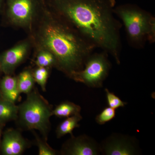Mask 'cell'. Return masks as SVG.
Returning <instances> with one entry per match:
<instances>
[{
    "label": "cell",
    "mask_w": 155,
    "mask_h": 155,
    "mask_svg": "<svg viewBox=\"0 0 155 155\" xmlns=\"http://www.w3.org/2000/svg\"><path fill=\"white\" fill-rule=\"evenodd\" d=\"M28 33L35 51L51 53L56 69L69 78L83 69L87 58L97 48L88 38L51 11L44 0H37Z\"/></svg>",
    "instance_id": "6da1fadb"
},
{
    "label": "cell",
    "mask_w": 155,
    "mask_h": 155,
    "mask_svg": "<svg viewBox=\"0 0 155 155\" xmlns=\"http://www.w3.org/2000/svg\"><path fill=\"white\" fill-rule=\"evenodd\" d=\"M48 8L120 64V29L116 0H44Z\"/></svg>",
    "instance_id": "7a4b0ae2"
},
{
    "label": "cell",
    "mask_w": 155,
    "mask_h": 155,
    "mask_svg": "<svg viewBox=\"0 0 155 155\" xmlns=\"http://www.w3.org/2000/svg\"><path fill=\"white\" fill-rule=\"evenodd\" d=\"M115 15L125 26L128 44L136 49L143 48L147 41H155V18L137 5L126 4L116 6Z\"/></svg>",
    "instance_id": "3957f363"
},
{
    "label": "cell",
    "mask_w": 155,
    "mask_h": 155,
    "mask_svg": "<svg viewBox=\"0 0 155 155\" xmlns=\"http://www.w3.org/2000/svg\"><path fill=\"white\" fill-rule=\"evenodd\" d=\"M53 107L34 87L27 94L26 100L18 106L16 119L19 127L24 130H38L46 140L51 129L50 119Z\"/></svg>",
    "instance_id": "277c9868"
},
{
    "label": "cell",
    "mask_w": 155,
    "mask_h": 155,
    "mask_svg": "<svg viewBox=\"0 0 155 155\" xmlns=\"http://www.w3.org/2000/svg\"><path fill=\"white\" fill-rule=\"evenodd\" d=\"M107 52H93L87 58L82 70L74 72L70 78L91 88L102 87L111 69Z\"/></svg>",
    "instance_id": "5b68a950"
},
{
    "label": "cell",
    "mask_w": 155,
    "mask_h": 155,
    "mask_svg": "<svg viewBox=\"0 0 155 155\" xmlns=\"http://www.w3.org/2000/svg\"><path fill=\"white\" fill-rule=\"evenodd\" d=\"M37 0H5L2 12L6 23L28 33Z\"/></svg>",
    "instance_id": "8992f818"
},
{
    "label": "cell",
    "mask_w": 155,
    "mask_h": 155,
    "mask_svg": "<svg viewBox=\"0 0 155 155\" xmlns=\"http://www.w3.org/2000/svg\"><path fill=\"white\" fill-rule=\"evenodd\" d=\"M32 48L29 38L0 54V67L5 75H13L15 70L28 58Z\"/></svg>",
    "instance_id": "52a82bcc"
},
{
    "label": "cell",
    "mask_w": 155,
    "mask_h": 155,
    "mask_svg": "<svg viewBox=\"0 0 155 155\" xmlns=\"http://www.w3.org/2000/svg\"><path fill=\"white\" fill-rule=\"evenodd\" d=\"M100 151L106 155L139 154L136 140L120 134H114L100 144Z\"/></svg>",
    "instance_id": "ba28073f"
},
{
    "label": "cell",
    "mask_w": 155,
    "mask_h": 155,
    "mask_svg": "<svg viewBox=\"0 0 155 155\" xmlns=\"http://www.w3.org/2000/svg\"><path fill=\"white\" fill-rule=\"evenodd\" d=\"M60 152L64 155H98L101 153L100 144L86 134L77 137L71 136L63 144Z\"/></svg>",
    "instance_id": "9c48e42d"
},
{
    "label": "cell",
    "mask_w": 155,
    "mask_h": 155,
    "mask_svg": "<svg viewBox=\"0 0 155 155\" xmlns=\"http://www.w3.org/2000/svg\"><path fill=\"white\" fill-rule=\"evenodd\" d=\"M30 146V143L18 130L7 129L3 134L0 151L3 155H20Z\"/></svg>",
    "instance_id": "30bf717a"
},
{
    "label": "cell",
    "mask_w": 155,
    "mask_h": 155,
    "mask_svg": "<svg viewBox=\"0 0 155 155\" xmlns=\"http://www.w3.org/2000/svg\"><path fill=\"white\" fill-rule=\"evenodd\" d=\"M18 106L5 99H0V124L16 120L18 116Z\"/></svg>",
    "instance_id": "8fae6325"
},
{
    "label": "cell",
    "mask_w": 155,
    "mask_h": 155,
    "mask_svg": "<svg viewBox=\"0 0 155 155\" xmlns=\"http://www.w3.org/2000/svg\"><path fill=\"white\" fill-rule=\"evenodd\" d=\"M82 119L80 114L67 118L57 127L56 130L57 137L60 138L67 134H70L71 136H73L72 131L76 127H79L80 125L78 123Z\"/></svg>",
    "instance_id": "7c38bea8"
},
{
    "label": "cell",
    "mask_w": 155,
    "mask_h": 155,
    "mask_svg": "<svg viewBox=\"0 0 155 155\" xmlns=\"http://www.w3.org/2000/svg\"><path fill=\"white\" fill-rule=\"evenodd\" d=\"M35 83L32 70L29 68L24 69L17 76V89L20 93L28 94L34 88Z\"/></svg>",
    "instance_id": "4fadbf2b"
},
{
    "label": "cell",
    "mask_w": 155,
    "mask_h": 155,
    "mask_svg": "<svg viewBox=\"0 0 155 155\" xmlns=\"http://www.w3.org/2000/svg\"><path fill=\"white\" fill-rule=\"evenodd\" d=\"M81 111V107L80 106L69 101H65L53 109L52 115L59 118H68L80 114Z\"/></svg>",
    "instance_id": "5bb4252c"
},
{
    "label": "cell",
    "mask_w": 155,
    "mask_h": 155,
    "mask_svg": "<svg viewBox=\"0 0 155 155\" xmlns=\"http://www.w3.org/2000/svg\"><path fill=\"white\" fill-rule=\"evenodd\" d=\"M34 62L36 67L55 68L54 57L51 53L46 50L35 51Z\"/></svg>",
    "instance_id": "9a60e30c"
},
{
    "label": "cell",
    "mask_w": 155,
    "mask_h": 155,
    "mask_svg": "<svg viewBox=\"0 0 155 155\" xmlns=\"http://www.w3.org/2000/svg\"><path fill=\"white\" fill-rule=\"evenodd\" d=\"M51 68L48 67H36L32 70V75L35 81L41 87L44 92L46 91V84L49 76Z\"/></svg>",
    "instance_id": "2e32d148"
},
{
    "label": "cell",
    "mask_w": 155,
    "mask_h": 155,
    "mask_svg": "<svg viewBox=\"0 0 155 155\" xmlns=\"http://www.w3.org/2000/svg\"><path fill=\"white\" fill-rule=\"evenodd\" d=\"M34 135L35 137V144L38 148V155H56L60 154V152L54 149L48 144L47 140L44 138H41L34 131Z\"/></svg>",
    "instance_id": "e0dca14e"
},
{
    "label": "cell",
    "mask_w": 155,
    "mask_h": 155,
    "mask_svg": "<svg viewBox=\"0 0 155 155\" xmlns=\"http://www.w3.org/2000/svg\"><path fill=\"white\" fill-rule=\"evenodd\" d=\"M17 88V77L13 75H5L0 81V90L2 94Z\"/></svg>",
    "instance_id": "ac0fdd59"
},
{
    "label": "cell",
    "mask_w": 155,
    "mask_h": 155,
    "mask_svg": "<svg viewBox=\"0 0 155 155\" xmlns=\"http://www.w3.org/2000/svg\"><path fill=\"white\" fill-rule=\"evenodd\" d=\"M115 109L108 107L104 108L102 111L95 118V121L98 124L103 125L110 122L116 117V111Z\"/></svg>",
    "instance_id": "d6986e66"
},
{
    "label": "cell",
    "mask_w": 155,
    "mask_h": 155,
    "mask_svg": "<svg viewBox=\"0 0 155 155\" xmlns=\"http://www.w3.org/2000/svg\"><path fill=\"white\" fill-rule=\"evenodd\" d=\"M105 91L108 107L116 110L119 107H125L127 104V103L122 101L114 93L110 91L108 89H105Z\"/></svg>",
    "instance_id": "ffe728a7"
},
{
    "label": "cell",
    "mask_w": 155,
    "mask_h": 155,
    "mask_svg": "<svg viewBox=\"0 0 155 155\" xmlns=\"http://www.w3.org/2000/svg\"><path fill=\"white\" fill-rule=\"evenodd\" d=\"M20 94L21 93L19 92L18 89L17 88L12 91L3 94H2V95L3 98L15 104V103L18 101Z\"/></svg>",
    "instance_id": "44dd1931"
},
{
    "label": "cell",
    "mask_w": 155,
    "mask_h": 155,
    "mask_svg": "<svg viewBox=\"0 0 155 155\" xmlns=\"http://www.w3.org/2000/svg\"><path fill=\"white\" fill-rule=\"evenodd\" d=\"M5 2V0H0V13L2 12Z\"/></svg>",
    "instance_id": "7402d4cb"
},
{
    "label": "cell",
    "mask_w": 155,
    "mask_h": 155,
    "mask_svg": "<svg viewBox=\"0 0 155 155\" xmlns=\"http://www.w3.org/2000/svg\"><path fill=\"white\" fill-rule=\"evenodd\" d=\"M4 126H5V125L0 124V146H1V142H2V137L3 128Z\"/></svg>",
    "instance_id": "603a6c76"
},
{
    "label": "cell",
    "mask_w": 155,
    "mask_h": 155,
    "mask_svg": "<svg viewBox=\"0 0 155 155\" xmlns=\"http://www.w3.org/2000/svg\"><path fill=\"white\" fill-rule=\"evenodd\" d=\"M2 92H1V90H0V99H1L2 98Z\"/></svg>",
    "instance_id": "cb8c5ba5"
},
{
    "label": "cell",
    "mask_w": 155,
    "mask_h": 155,
    "mask_svg": "<svg viewBox=\"0 0 155 155\" xmlns=\"http://www.w3.org/2000/svg\"><path fill=\"white\" fill-rule=\"evenodd\" d=\"M2 73V69H1V67H0V75H1V73Z\"/></svg>",
    "instance_id": "d4e9b609"
}]
</instances>
